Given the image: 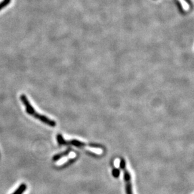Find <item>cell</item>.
<instances>
[{"label": "cell", "mask_w": 194, "mask_h": 194, "mask_svg": "<svg viewBox=\"0 0 194 194\" xmlns=\"http://www.w3.org/2000/svg\"><path fill=\"white\" fill-rule=\"evenodd\" d=\"M119 170L118 168H113V177H115L116 179L118 178L119 176Z\"/></svg>", "instance_id": "cell-7"}, {"label": "cell", "mask_w": 194, "mask_h": 194, "mask_svg": "<svg viewBox=\"0 0 194 194\" xmlns=\"http://www.w3.org/2000/svg\"><path fill=\"white\" fill-rule=\"evenodd\" d=\"M26 185L25 183H22L16 190L12 194H23L26 190Z\"/></svg>", "instance_id": "cell-5"}, {"label": "cell", "mask_w": 194, "mask_h": 194, "mask_svg": "<svg viewBox=\"0 0 194 194\" xmlns=\"http://www.w3.org/2000/svg\"><path fill=\"white\" fill-rule=\"evenodd\" d=\"M185 2H186L187 3H189V5H190L191 6V7H192V2H191L190 0H185Z\"/></svg>", "instance_id": "cell-8"}, {"label": "cell", "mask_w": 194, "mask_h": 194, "mask_svg": "<svg viewBox=\"0 0 194 194\" xmlns=\"http://www.w3.org/2000/svg\"><path fill=\"white\" fill-rule=\"evenodd\" d=\"M11 0H4V1L0 3V11H1L3 8L6 7L7 5L10 4Z\"/></svg>", "instance_id": "cell-6"}, {"label": "cell", "mask_w": 194, "mask_h": 194, "mask_svg": "<svg viewBox=\"0 0 194 194\" xmlns=\"http://www.w3.org/2000/svg\"><path fill=\"white\" fill-rule=\"evenodd\" d=\"M57 143L60 145H72L77 148L82 147H90L94 148H103L102 145L96 143H87L85 142H82L77 140H71L67 141L63 138L61 134H58L57 135Z\"/></svg>", "instance_id": "cell-2"}, {"label": "cell", "mask_w": 194, "mask_h": 194, "mask_svg": "<svg viewBox=\"0 0 194 194\" xmlns=\"http://www.w3.org/2000/svg\"><path fill=\"white\" fill-rule=\"evenodd\" d=\"M20 100L22 102V103L24 104V106H25L26 112L28 114L33 116L35 118L37 119L41 122L45 123V124H47L50 127L56 126V124H57L56 122L53 121V120H52L51 119L49 118L46 116L41 114L40 113H37L35 111V108L32 106V105L30 103V101L29 100V99H28V98L25 94L21 95Z\"/></svg>", "instance_id": "cell-1"}, {"label": "cell", "mask_w": 194, "mask_h": 194, "mask_svg": "<svg viewBox=\"0 0 194 194\" xmlns=\"http://www.w3.org/2000/svg\"><path fill=\"white\" fill-rule=\"evenodd\" d=\"M71 151H72L71 148H68L67 150H66V151H63L62 153L55 155L52 157V160L53 162H57V161L60 160L62 158H63V157L69 155V153L71 152Z\"/></svg>", "instance_id": "cell-4"}, {"label": "cell", "mask_w": 194, "mask_h": 194, "mask_svg": "<svg viewBox=\"0 0 194 194\" xmlns=\"http://www.w3.org/2000/svg\"><path fill=\"white\" fill-rule=\"evenodd\" d=\"M120 168L123 170L124 172V179L126 183V193L133 194L131 183V175L130 172H129L126 168V163L124 158L121 159V162H120Z\"/></svg>", "instance_id": "cell-3"}]
</instances>
